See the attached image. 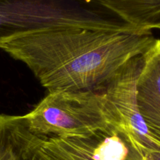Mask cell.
I'll return each instance as SVG.
<instances>
[{
	"label": "cell",
	"instance_id": "obj_1",
	"mask_svg": "<svg viewBox=\"0 0 160 160\" xmlns=\"http://www.w3.org/2000/svg\"><path fill=\"white\" fill-rule=\"evenodd\" d=\"M157 38L152 31L47 30L6 41L0 48L24 63L48 93L99 91Z\"/></svg>",
	"mask_w": 160,
	"mask_h": 160
},
{
	"label": "cell",
	"instance_id": "obj_2",
	"mask_svg": "<svg viewBox=\"0 0 160 160\" xmlns=\"http://www.w3.org/2000/svg\"><path fill=\"white\" fill-rule=\"evenodd\" d=\"M38 137H81L112 128L99 91L48 93L34 109L20 116Z\"/></svg>",
	"mask_w": 160,
	"mask_h": 160
},
{
	"label": "cell",
	"instance_id": "obj_3",
	"mask_svg": "<svg viewBox=\"0 0 160 160\" xmlns=\"http://www.w3.org/2000/svg\"><path fill=\"white\" fill-rule=\"evenodd\" d=\"M142 66V55L131 59L99 92L111 127L143 157L160 150V143L150 134L138 105L136 86Z\"/></svg>",
	"mask_w": 160,
	"mask_h": 160
},
{
	"label": "cell",
	"instance_id": "obj_4",
	"mask_svg": "<svg viewBox=\"0 0 160 160\" xmlns=\"http://www.w3.org/2000/svg\"><path fill=\"white\" fill-rule=\"evenodd\" d=\"M38 153L42 160H142L113 128L81 137L43 138Z\"/></svg>",
	"mask_w": 160,
	"mask_h": 160
},
{
	"label": "cell",
	"instance_id": "obj_5",
	"mask_svg": "<svg viewBox=\"0 0 160 160\" xmlns=\"http://www.w3.org/2000/svg\"><path fill=\"white\" fill-rule=\"evenodd\" d=\"M136 91L141 115L150 134L160 143V39L142 55Z\"/></svg>",
	"mask_w": 160,
	"mask_h": 160
},
{
	"label": "cell",
	"instance_id": "obj_6",
	"mask_svg": "<svg viewBox=\"0 0 160 160\" xmlns=\"http://www.w3.org/2000/svg\"><path fill=\"white\" fill-rule=\"evenodd\" d=\"M42 139L28 130L20 116L0 114V160H42Z\"/></svg>",
	"mask_w": 160,
	"mask_h": 160
},
{
	"label": "cell",
	"instance_id": "obj_7",
	"mask_svg": "<svg viewBox=\"0 0 160 160\" xmlns=\"http://www.w3.org/2000/svg\"><path fill=\"white\" fill-rule=\"evenodd\" d=\"M125 23L141 30H160V0H95Z\"/></svg>",
	"mask_w": 160,
	"mask_h": 160
},
{
	"label": "cell",
	"instance_id": "obj_8",
	"mask_svg": "<svg viewBox=\"0 0 160 160\" xmlns=\"http://www.w3.org/2000/svg\"><path fill=\"white\" fill-rule=\"evenodd\" d=\"M142 160H160V150H154L145 153Z\"/></svg>",
	"mask_w": 160,
	"mask_h": 160
}]
</instances>
